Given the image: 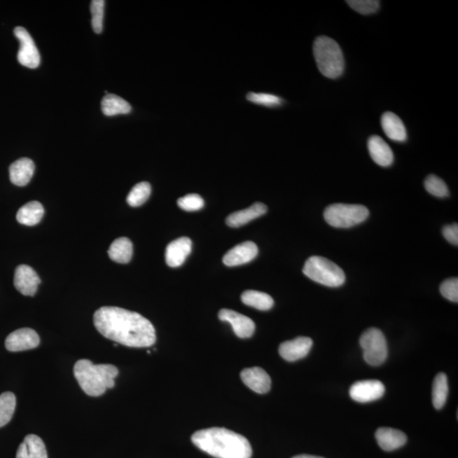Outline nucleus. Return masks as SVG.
<instances>
[{"label": "nucleus", "mask_w": 458, "mask_h": 458, "mask_svg": "<svg viewBox=\"0 0 458 458\" xmlns=\"http://www.w3.org/2000/svg\"><path fill=\"white\" fill-rule=\"evenodd\" d=\"M94 324L106 339L128 347H150L156 341L155 329L139 313L116 307H104L96 311Z\"/></svg>", "instance_id": "1"}, {"label": "nucleus", "mask_w": 458, "mask_h": 458, "mask_svg": "<svg viewBox=\"0 0 458 458\" xmlns=\"http://www.w3.org/2000/svg\"><path fill=\"white\" fill-rule=\"evenodd\" d=\"M193 443L216 458H251L252 449L246 437L224 428H210L196 431Z\"/></svg>", "instance_id": "2"}, {"label": "nucleus", "mask_w": 458, "mask_h": 458, "mask_svg": "<svg viewBox=\"0 0 458 458\" xmlns=\"http://www.w3.org/2000/svg\"><path fill=\"white\" fill-rule=\"evenodd\" d=\"M74 376L80 387L90 396H100L107 389L115 387V379L118 369L111 364L95 365L91 361L82 359L74 366Z\"/></svg>", "instance_id": "3"}, {"label": "nucleus", "mask_w": 458, "mask_h": 458, "mask_svg": "<svg viewBox=\"0 0 458 458\" xmlns=\"http://www.w3.org/2000/svg\"><path fill=\"white\" fill-rule=\"evenodd\" d=\"M313 54L317 68L324 76L335 79L342 75L345 69L344 55L335 40L327 36L317 38L313 46Z\"/></svg>", "instance_id": "4"}, {"label": "nucleus", "mask_w": 458, "mask_h": 458, "mask_svg": "<svg viewBox=\"0 0 458 458\" xmlns=\"http://www.w3.org/2000/svg\"><path fill=\"white\" fill-rule=\"evenodd\" d=\"M303 273L307 278L328 287H340L345 275L338 265L322 256H312L305 263Z\"/></svg>", "instance_id": "5"}, {"label": "nucleus", "mask_w": 458, "mask_h": 458, "mask_svg": "<svg viewBox=\"0 0 458 458\" xmlns=\"http://www.w3.org/2000/svg\"><path fill=\"white\" fill-rule=\"evenodd\" d=\"M368 209L361 204H333L324 211V219L333 228H348L363 223Z\"/></svg>", "instance_id": "6"}, {"label": "nucleus", "mask_w": 458, "mask_h": 458, "mask_svg": "<svg viewBox=\"0 0 458 458\" xmlns=\"http://www.w3.org/2000/svg\"><path fill=\"white\" fill-rule=\"evenodd\" d=\"M366 363L371 366L383 364L388 356L387 339L380 329L372 328L366 331L360 338Z\"/></svg>", "instance_id": "7"}, {"label": "nucleus", "mask_w": 458, "mask_h": 458, "mask_svg": "<svg viewBox=\"0 0 458 458\" xmlns=\"http://www.w3.org/2000/svg\"><path fill=\"white\" fill-rule=\"evenodd\" d=\"M14 34L20 42L18 55V62L23 67L35 69L40 64V55L38 48L31 35L22 27L15 28Z\"/></svg>", "instance_id": "8"}, {"label": "nucleus", "mask_w": 458, "mask_h": 458, "mask_svg": "<svg viewBox=\"0 0 458 458\" xmlns=\"http://www.w3.org/2000/svg\"><path fill=\"white\" fill-rule=\"evenodd\" d=\"M384 384L375 380L356 382L349 389V396L352 399L360 403H371L379 400L384 396Z\"/></svg>", "instance_id": "9"}, {"label": "nucleus", "mask_w": 458, "mask_h": 458, "mask_svg": "<svg viewBox=\"0 0 458 458\" xmlns=\"http://www.w3.org/2000/svg\"><path fill=\"white\" fill-rule=\"evenodd\" d=\"M40 344L39 336L34 329L24 328L10 333L6 340L7 351L18 352L37 348Z\"/></svg>", "instance_id": "10"}, {"label": "nucleus", "mask_w": 458, "mask_h": 458, "mask_svg": "<svg viewBox=\"0 0 458 458\" xmlns=\"http://www.w3.org/2000/svg\"><path fill=\"white\" fill-rule=\"evenodd\" d=\"M218 317L223 322L231 324L235 335L239 338H250L255 332V323L250 317L240 314L239 312L229 310V309H222L218 313Z\"/></svg>", "instance_id": "11"}, {"label": "nucleus", "mask_w": 458, "mask_h": 458, "mask_svg": "<svg viewBox=\"0 0 458 458\" xmlns=\"http://www.w3.org/2000/svg\"><path fill=\"white\" fill-rule=\"evenodd\" d=\"M41 283L38 273L27 265H20L15 272L14 284L15 289L23 296H34Z\"/></svg>", "instance_id": "12"}, {"label": "nucleus", "mask_w": 458, "mask_h": 458, "mask_svg": "<svg viewBox=\"0 0 458 458\" xmlns=\"http://www.w3.org/2000/svg\"><path fill=\"white\" fill-rule=\"evenodd\" d=\"M258 254V247L252 241H246L232 248L223 256V262L228 267L240 266L254 260Z\"/></svg>", "instance_id": "13"}, {"label": "nucleus", "mask_w": 458, "mask_h": 458, "mask_svg": "<svg viewBox=\"0 0 458 458\" xmlns=\"http://www.w3.org/2000/svg\"><path fill=\"white\" fill-rule=\"evenodd\" d=\"M312 344V340L309 337H297L294 340L285 341L281 344L279 352L284 360L296 361L303 359L308 355Z\"/></svg>", "instance_id": "14"}, {"label": "nucleus", "mask_w": 458, "mask_h": 458, "mask_svg": "<svg viewBox=\"0 0 458 458\" xmlns=\"http://www.w3.org/2000/svg\"><path fill=\"white\" fill-rule=\"evenodd\" d=\"M241 380L248 388L258 394H266L271 389V377L262 368L244 369L240 373Z\"/></svg>", "instance_id": "15"}, {"label": "nucleus", "mask_w": 458, "mask_h": 458, "mask_svg": "<svg viewBox=\"0 0 458 458\" xmlns=\"http://www.w3.org/2000/svg\"><path fill=\"white\" fill-rule=\"evenodd\" d=\"M192 250V241L187 237H182L172 241L166 250V262L171 268H179L182 265Z\"/></svg>", "instance_id": "16"}, {"label": "nucleus", "mask_w": 458, "mask_h": 458, "mask_svg": "<svg viewBox=\"0 0 458 458\" xmlns=\"http://www.w3.org/2000/svg\"><path fill=\"white\" fill-rule=\"evenodd\" d=\"M369 154L376 164L387 167L394 162V153L389 144L380 136H372L368 142Z\"/></svg>", "instance_id": "17"}, {"label": "nucleus", "mask_w": 458, "mask_h": 458, "mask_svg": "<svg viewBox=\"0 0 458 458\" xmlns=\"http://www.w3.org/2000/svg\"><path fill=\"white\" fill-rule=\"evenodd\" d=\"M375 438L380 447L387 452L403 447L408 440L405 433L391 428H380L375 433Z\"/></svg>", "instance_id": "18"}, {"label": "nucleus", "mask_w": 458, "mask_h": 458, "mask_svg": "<svg viewBox=\"0 0 458 458\" xmlns=\"http://www.w3.org/2000/svg\"><path fill=\"white\" fill-rule=\"evenodd\" d=\"M9 171L11 183L23 187L33 178L35 165L31 159L21 158L11 165Z\"/></svg>", "instance_id": "19"}, {"label": "nucleus", "mask_w": 458, "mask_h": 458, "mask_svg": "<svg viewBox=\"0 0 458 458\" xmlns=\"http://www.w3.org/2000/svg\"><path fill=\"white\" fill-rule=\"evenodd\" d=\"M268 207L261 202L253 204L251 207L244 210L236 211L229 215L226 219L228 226L240 228L250 223L251 221L260 218L267 213Z\"/></svg>", "instance_id": "20"}, {"label": "nucleus", "mask_w": 458, "mask_h": 458, "mask_svg": "<svg viewBox=\"0 0 458 458\" xmlns=\"http://www.w3.org/2000/svg\"><path fill=\"white\" fill-rule=\"evenodd\" d=\"M381 124L385 135L389 139L396 142H404L407 140L408 134L404 123L399 116L393 112H385L382 116Z\"/></svg>", "instance_id": "21"}, {"label": "nucleus", "mask_w": 458, "mask_h": 458, "mask_svg": "<svg viewBox=\"0 0 458 458\" xmlns=\"http://www.w3.org/2000/svg\"><path fill=\"white\" fill-rule=\"evenodd\" d=\"M15 458H48L46 445L38 436L28 435L19 445Z\"/></svg>", "instance_id": "22"}, {"label": "nucleus", "mask_w": 458, "mask_h": 458, "mask_svg": "<svg viewBox=\"0 0 458 458\" xmlns=\"http://www.w3.org/2000/svg\"><path fill=\"white\" fill-rule=\"evenodd\" d=\"M132 243L130 239L123 237L116 240L111 244L108 254L115 263L126 264L130 262L132 256Z\"/></svg>", "instance_id": "23"}, {"label": "nucleus", "mask_w": 458, "mask_h": 458, "mask_svg": "<svg viewBox=\"0 0 458 458\" xmlns=\"http://www.w3.org/2000/svg\"><path fill=\"white\" fill-rule=\"evenodd\" d=\"M44 209L39 202H28L20 208L17 214V219L20 223L27 226H34L43 218Z\"/></svg>", "instance_id": "24"}, {"label": "nucleus", "mask_w": 458, "mask_h": 458, "mask_svg": "<svg viewBox=\"0 0 458 458\" xmlns=\"http://www.w3.org/2000/svg\"><path fill=\"white\" fill-rule=\"evenodd\" d=\"M102 110L104 115L113 116L130 113L132 107L130 103L119 96L107 95L102 99Z\"/></svg>", "instance_id": "25"}, {"label": "nucleus", "mask_w": 458, "mask_h": 458, "mask_svg": "<svg viewBox=\"0 0 458 458\" xmlns=\"http://www.w3.org/2000/svg\"><path fill=\"white\" fill-rule=\"evenodd\" d=\"M241 300L249 307L260 311H268L275 305V300L266 293L256 291H247L241 296Z\"/></svg>", "instance_id": "26"}, {"label": "nucleus", "mask_w": 458, "mask_h": 458, "mask_svg": "<svg viewBox=\"0 0 458 458\" xmlns=\"http://www.w3.org/2000/svg\"><path fill=\"white\" fill-rule=\"evenodd\" d=\"M448 380L444 373H438L433 380L432 389V401L435 408L440 410L447 403L448 396Z\"/></svg>", "instance_id": "27"}, {"label": "nucleus", "mask_w": 458, "mask_h": 458, "mask_svg": "<svg viewBox=\"0 0 458 458\" xmlns=\"http://www.w3.org/2000/svg\"><path fill=\"white\" fill-rule=\"evenodd\" d=\"M17 398L12 392L0 395V428L6 426L14 415Z\"/></svg>", "instance_id": "28"}, {"label": "nucleus", "mask_w": 458, "mask_h": 458, "mask_svg": "<svg viewBox=\"0 0 458 458\" xmlns=\"http://www.w3.org/2000/svg\"><path fill=\"white\" fill-rule=\"evenodd\" d=\"M151 194V184L147 182L139 183L132 188L127 197V202L132 207L142 206L143 204L147 202Z\"/></svg>", "instance_id": "29"}, {"label": "nucleus", "mask_w": 458, "mask_h": 458, "mask_svg": "<svg viewBox=\"0 0 458 458\" xmlns=\"http://www.w3.org/2000/svg\"><path fill=\"white\" fill-rule=\"evenodd\" d=\"M424 187L429 194L438 197V198H444L449 195V190L447 184L443 180L436 175H429L424 181Z\"/></svg>", "instance_id": "30"}, {"label": "nucleus", "mask_w": 458, "mask_h": 458, "mask_svg": "<svg viewBox=\"0 0 458 458\" xmlns=\"http://www.w3.org/2000/svg\"><path fill=\"white\" fill-rule=\"evenodd\" d=\"M104 0H93L91 2L92 27L95 34H102L104 26Z\"/></svg>", "instance_id": "31"}, {"label": "nucleus", "mask_w": 458, "mask_h": 458, "mask_svg": "<svg viewBox=\"0 0 458 458\" xmlns=\"http://www.w3.org/2000/svg\"><path fill=\"white\" fill-rule=\"evenodd\" d=\"M349 6L361 15H370L375 13L380 6V1L377 0H348Z\"/></svg>", "instance_id": "32"}, {"label": "nucleus", "mask_w": 458, "mask_h": 458, "mask_svg": "<svg viewBox=\"0 0 458 458\" xmlns=\"http://www.w3.org/2000/svg\"><path fill=\"white\" fill-rule=\"evenodd\" d=\"M247 99L252 103L260 104L267 107L279 106L283 103L282 99L278 96L269 94L250 93L247 95Z\"/></svg>", "instance_id": "33"}, {"label": "nucleus", "mask_w": 458, "mask_h": 458, "mask_svg": "<svg viewBox=\"0 0 458 458\" xmlns=\"http://www.w3.org/2000/svg\"><path fill=\"white\" fill-rule=\"evenodd\" d=\"M178 206L187 211H198L204 207V200L198 194H188L178 200Z\"/></svg>", "instance_id": "34"}, {"label": "nucleus", "mask_w": 458, "mask_h": 458, "mask_svg": "<svg viewBox=\"0 0 458 458\" xmlns=\"http://www.w3.org/2000/svg\"><path fill=\"white\" fill-rule=\"evenodd\" d=\"M440 291L441 295L445 299L452 301V303H457L458 301V279L457 278H452L445 280L440 284Z\"/></svg>", "instance_id": "35"}, {"label": "nucleus", "mask_w": 458, "mask_h": 458, "mask_svg": "<svg viewBox=\"0 0 458 458\" xmlns=\"http://www.w3.org/2000/svg\"><path fill=\"white\" fill-rule=\"evenodd\" d=\"M443 235L445 239L448 241V242L454 244V246H457L458 244V225L457 223H454L452 225H447V226L444 227L443 228Z\"/></svg>", "instance_id": "36"}, {"label": "nucleus", "mask_w": 458, "mask_h": 458, "mask_svg": "<svg viewBox=\"0 0 458 458\" xmlns=\"http://www.w3.org/2000/svg\"><path fill=\"white\" fill-rule=\"evenodd\" d=\"M292 458H324V457L307 455V454H303V455H298Z\"/></svg>", "instance_id": "37"}]
</instances>
